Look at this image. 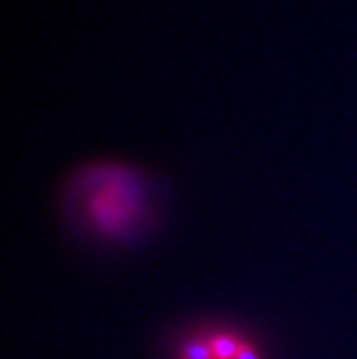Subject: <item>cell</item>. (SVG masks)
<instances>
[{
    "instance_id": "1",
    "label": "cell",
    "mask_w": 357,
    "mask_h": 359,
    "mask_svg": "<svg viewBox=\"0 0 357 359\" xmlns=\"http://www.w3.org/2000/svg\"><path fill=\"white\" fill-rule=\"evenodd\" d=\"M208 343L215 359H237L244 341L231 334H213L208 337Z\"/></svg>"
},
{
    "instance_id": "2",
    "label": "cell",
    "mask_w": 357,
    "mask_h": 359,
    "mask_svg": "<svg viewBox=\"0 0 357 359\" xmlns=\"http://www.w3.org/2000/svg\"><path fill=\"white\" fill-rule=\"evenodd\" d=\"M179 359H215L208 339H194L188 341L179 352Z\"/></svg>"
},
{
    "instance_id": "3",
    "label": "cell",
    "mask_w": 357,
    "mask_h": 359,
    "mask_svg": "<svg viewBox=\"0 0 357 359\" xmlns=\"http://www.w3.org/2000/svg\"><path fill=\"white\" fill-rule=\"evenodd\" d=\"M237 359H261V355L255 352V348H253L252 345H248V343L244 341L243 346H241L239 354H237Z\"/></svg>"
}]
</instances>
